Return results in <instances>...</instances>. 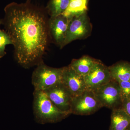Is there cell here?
Instances as JSON below:
<instances>
[{"label":"cell","mask_w":130,"mask_h":130,"mask_svg":"<svg viewBox=\"0 0 130 130\" xmlns=\"http://www.w3.org/2000/svg\"><path fill=\"white\" fill-rule=\"evenodd\" d=\"M5 12L0 23L12 42L17 62L25 68L41 63L50 36L46 10L28 0L8 4Z\"/></svg>","instance_id":"cell-1"},{"label":"cell","mask_w":130,"mask_h":130,"mask_svg":"<svg viewBox=\"0 0 130 130\" xmlns=\"http://www.w3.org/2000/svg\"><path fill=\"white\" fill-rule=\"evenodd\" d=\"M33 96L34 115L41 123H56L71 115L58 109L43 91L35 90Z\"/></svg>","instance_id":"cell-2"},{"label":"cell","mask_w":130,"mask_h":130,"mask_svg":"<svg viewBox=\"0 0 130 130\" xmlns=\"http://www.w3.org/2000/svg\"><path fill=\"white\" fill-rule=\"evenodd\" d=\"M37 66L31 77V83L35 90L43 91L54 85L61 83L63 67H50L43 61Z\"/></svg>","instance_id":"cell-3"},{"label":"cell","mask_w":130,"mask_h":130,"mask_svg":"<svg viewBox=\"0 0 130 130\" xmlns=\"http://www.w3.org/2000/svg\"><path fill=\"white\" fill-rule=\"evenodd\" d=\"M93 91L103 107L112 110L121 107L123 100L120 87L117 81L112 79Z\"/></svg>","instance_id":"cell-4"},{"label":"cell","mask_w":130,"mask_h":130,"mask_svg":"<svg viewBox=\"0 0 130 130\" xmlns=\"http://www.w3.org/2000/svg\"><path fill=\"white\" fill-rule=\"evenodd\" d=\"M102 107L93 91L87 89L80 95L73 97L71 112L76 115H89Z\"/></svg>","instance_id":"cell-5"},{"label":"cell","mask_w":130,"mask_h":130,"mask_svg":"<svg viewBox=\"0 0 130 130\" xmlns=\"http://www.w3.org/2000/svg\"><path fill=\"white\" fill-rule=\"evenodd\" d=\"M92 26L87 12L70 20L64 47L74 40L86 38L90 36Z\"/></svg>","instance_id":"cell-6"},{"label":"cell","mask_w":130,"mask_h":130,"mask_svg":"<svg viewBox=\"0 0 130 130\" xmlns=\"http://www.w3.org/2000/svg\"><path fill=\"white\" fill-rule=\"evenodd\" d=\"M49 100L62 111L71 114V105L73 97L62 83L53 85L43 91Z\"/></svg>","instance_id":"cell-7"},{"label":"cell","mask_w":130,"mask_h":130,"mask_svg":"<svg viewBox=\"0 0 130 130\" xmlns=\"http://www.w3.org/2000/svg\"><path fill=\"white\" fill-rule=\"evenodd\" d=\"M84 78L88 89L92 91L105 85L112 79L108 67L98 60Z\"/></svg>","instance_id":"cell-8"},{"label":"cell","mask_w":130,"mask_h":130,"mask_svg":"<svg viewBox=\"0 0 130 130\" xmlns=\"http://www.w3.org/2000/svg\"><path fill=\"white\" fill-rule=\"evenodd\" d=\"M61 83L73 97L80 95L88 89L84 76L77 73L69 66L63 67Z\"/></svg>","instance_id":"cell-9"},{"label":"cell","mask_w":130,"mask_h":130,"mask_svg":"<svg viewBox=\"0 0 130 130\" xmlns=\"http://www.w3.org/2000/svg\"><path fill=\"white\" fill-rule=\"evenodd\" d=\"M70 21L69 19L62 14L50 18L49 20L50 36L61 48L64 47Z\"/></svg>","instance_id":"cell-10"},{"label":"cell","mask_w":130,"mask_h":130,"mask_svg":"<svg viewBox=\"0 0 130 130\" xmlns=\"http://www.w3.org/2000/svg\"><path fill=\"white\" fill-rule=\"evenodd\" d=\"M109 130H126L130 125V117L122 107L112 109Z\"/></svg>","instance_id":"cell-11"},{"label":"cell","mask_w":130,"mask_h":130,"mask_svg":"<svg viewBox=\"0 0 130 130\" xmlns=\"http://www.w3.org/2000/svg\"><path fill=\"white\" fill-rule=\"evenodd\" d=\"M112 79L117 81H130V63L120 61L109 67Z\"/></svg>","instance_id":"cell-12"},{"label":"cell","mask_w":130,"mask_h":130,"mask_svg":"<svg viewBox=\"0 0 130 130\" xmlns=\"http://www.w3.org/2000/svg\"><path fill=\"white\" fill-rule=\"evenodd\" d=\"M98 60L88 56H84L72 61L69 66L76 72L85 76L88 74Z\"/></svg>","instance_id":"cell-13"},{"label":"cell","mask_w":130,"mask_h":130,"mask_svg":"<svg viewBox=\"0 0 130 130\" xmlns=\"http://www.w3.org/2000/svg\"><path fill=\"white\" fill-rule=\"evenodd\" d=\"M87 0H71L67 9L62 14L70 20L73 17L79 16L88 10Z\"/></svg>","instance_id":"cell-14"},{"label":"cell","mask_w":130,"mask_h":130,"mask_svg":"<svg viewBox=\"0 0 130 130\" xmlns=\"http://www.w3.org/2000/svg\"><path fill=\"white\" fill-rule=\"evenodd\" d=\"M71 0H50L46 10L50 16L55 18L62 14L67 9Z\"/></svg>","instance_id":"cell-15"},{"label":"cell","mask_w":130,"mask_h":130,"mask_svg":"<svg viewBox=\"0 0 130 130\" xmlns=\"http://www.w3.org/2000/svg\"><path fill=\"white\" fill-rule=\"evenodd\" d=\"M1 23H0V26ZM13 44L8 34L4 30L0 28V58L5 56L6 53L5 52V47L7 44Z\"/></svg>","instance_id":"cell-16"},{"label":"cell","mask_w":130,"mask_h":130,"mask_svg":"<svg viewBox=\"0 0 130 130\" xmlns=\"http://www.w3.org/2000/svg\"><path fill=\"white\" fill-rule=\"evenodd\" d=\"M118 82L120 87L122 100L130 99V81H120Z\"/></svg>","instance_id":"cell-17"},{"label":"cell","mask_w":130,"mask_h":130,"mask_svg":"<svg viewBox=\"0 0 130 130\" xmlns=\"http://www.w3.org/2000/svg\"><path fill=\"white\" fill-rule=\"evenodd\" d=\"M121 107L130 117V99H123Z\"/></svg>","instance_id":"cell-18"},{"label":"cell","mask_w":130,"mask_h":130,"mask_svg":"<svg viewBox=\"0 0 130 130\" xmlns=\"http://www.w3.org/2000/svg\"><path fill=\"white\" fill-rule=\"evenodd\" d=\"M126 130H130V125L128 126V128Z\"/></svg>","instance_id":"cell-19"},{"label":"cell","mask_w":130,"mask_h":130,"mask_svg":"<svg viewBox=\"0 0 130 130\" xmlns=\"http://www.w3.org/2000/svg\"><path fill=\"white\" fill-rule=\"evenodd\" d=\"M87 1H88V0H87Z\"/></svg>","instance_id":"cell-20"}]
</instances>
